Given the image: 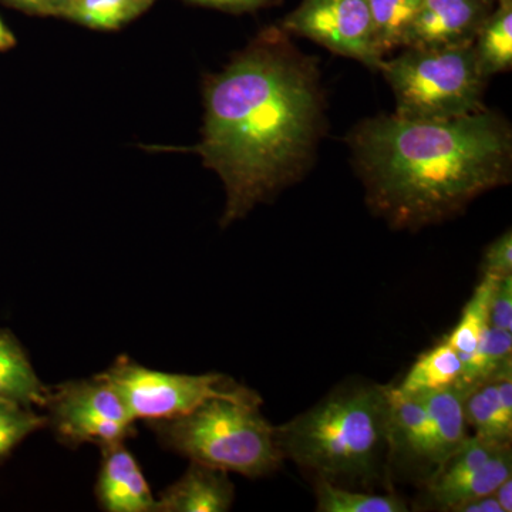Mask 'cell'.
<instances>
[{
    "mask_svg": "<svg viewBox=\"0 0 512 512\" xmlns=\"http://www.w3.org/2000/svg\"><path fill=\"white\" fill-rule=\"evenodd\" d=\"M325 128L315 59L285 30H265L205 86V123L195 148L227 192L222 227L298 183Z\"/></svg>",
    "mask_w": 512,
    "mask_h": 512,
    "instance_id": "6da1fadb",
    "label": "cell"
},
{
    "mask_svg": "<svg viewBox=\"0 0 512 512\" xmlns=\"http://www.w3.org/2000/svg\"><path fill=\"white\" fill-rule=\"evenodd\" d=\"M366 202L394 229L440 224L511 181L510 124L491 111L416 121L379 116L349 137Z\"/></svg>",
    "mask_w": 512,
    "mask_h": 512,
    "instance_id": "7a4b0ae2",
    "label": "cell"
},
{
    "mask_svg": "<svg viewBox=\"0 0 512 512\" xmlns=\"http://www.w3.org/2000/svg\"><path fill=\"white\" fill-rule=\"evenodd\" d=\"M390 407L389 386L340 384L311 409L275 426L279 450L315 478L369 490L387 473Z\"/></svg>",
    "mask_w": 512,
    "mask_h": 512,
    "instance_id": "3957f363",
    "label": "cell"
},
{
    "mask_svg": "<svg viewBox=\"0 0 512 512\" xmlns=\"http://www.w3.org/2000/svg\"><path fill=\"white\" fill-rule=\"evenodd\" d=\"M262 402L214 399L175 419L150 421L158 439L191 463L249 478L275 473L284 463L275 426Z\"/></svg>",
    "mask_w": 512,
    "mask_h": 512,
    "instance_id": "277c9868",
    "label": "cell"
},
{
    "mask_svg": "<svg viewBox=\"0 0 512 512\" xmlns=\"http://www.w3.org/2000/svg\"><path fill=\"white\" fill-rule=\"evenodd\" d=\"M392 86L396 116L406 120L460 119L484 110L485 80L473 46L409 49L379 70Z\"/></svg>",
    "mask_w": 512,
    "mask_h": 512,
    "instance_id": "5b68a950",
    "label": "cell"
},
{
    "mask_svg": "<svg viewBox=\"0 0 512 512\" xmlns=\"http://www.w3.org/2000/svg\"><path fill=\"white\" fill-rule=\"evenodd\" d=\"M97 376L116 389L134 421L175 419L214 399L262 402L255 390L221 373L158 372L138 365L128 356L117 357L109 369Z\"/></svg>",
    "mask_w": 512,
    "mask_h": 512,
    "instance_id": "8992f818",
    "label": "cell"
},
{
    "mask_svg": "<svg viewBox=\"0 0 512 512\" xmlns=\"http://www.w3.org/2000/svg\"><path fill=\"white\" fill-rule=\"evenodd\" d=\"M47 423L69 446L84 443L107 444L124 441L133 430L134 419L107 380H74L49 389Z\"/></svg>",
    "mask_w": 512,
    "mask_h": 512,
    "instance_id": "52a82bcc",
    "label": "cell"
},
{
    "mask_svg": "<svg viewBox=\"0 0 512 512\" xmlns=\"http://www.w3.org/2000/svg\"><path fill=\"white\" fill-rule=\"evenodd\" d=\"M284 30L373 70H379L383 60L376 49L367 0H303L285 19Z\"/></svg>",
    "mask_w": 512,
    "mask_h": 512,
    "instance_id": "ba28073f",
    "label": "cell"
},
{
    "mask_svg": "<svg viewBox=\"0 0 512 512\" xmlns=\"http://www.w3.org/2000/svg\"><path fill=\"white\" fill-rule=\"evenodd\" d=\"M491 13L490 0H421L406 37L409 49L473 46Z\"/></svg>",
    "mask_w": 512,
    "mask_h": 512,
    "instance_id": "9c48e42d",
    "label": "cell"
},
{
    "mask_svg": "<svg viewBox=\"0 0 512 512\" xmlns=\"http://www.w3.org/2000/svg\"><path fill=\"white\" fill-rule=\"evenodd\" d=\"M101 454L96 487L101 508L107 512H156L157 498L123 441L101 447Z\"/></svg>",
    "mask_w": 512,
    "mask_h": 512,
    "instance_id": "30bf717a",
    "label": "cell"
},
{
    "mask_svg": "<svg viewBox=\"0 0 512 512\" xmlns=\"http://www.w3.org/2000/svg\"><path fill=\"white\" fill-rule=\"evenodd\" d=\"M389 464L420 467L431 476V421L420 396L400 397L390 392Z\"/></svg>",
    "mask_w": 512,
    "mask_h": 512,
    "instance_id": "8fae6325",
    "label": "cell"
},
{
    "mask_svg": "<svg viewBox=\"0 0 512 512\" xmlns=\"http://www.w3.org/2000/svg\"><path fill=\"white\" fill-rule=\"evenodd\" d=\"M234 498L227 471L191 463L184 476L157 498L156 512H225Z\"/></svg>",
    "mask_w": 512,
    "mask_h": 512,
    "instance_id": "7c38bea8",
    "label": "cell"
},
{
    "mask_svg": "<svg viewBox=\"0 0 512 512\" xmlns=\"http://www.w3.org/2000/svg\"><path fill=\"white\" fill-rule=\"evenodd\" d=\"M470 384L457 382L444 389L417 394L426 404L431 421V474L467 439L464 399ZM430 478V477H429Z\"/></svg>",
    "mask_w": 512,
    "mask_h": 512,
    "instance_id": "4fadbf2b",
    "label": "cell"
},
{
    "mask_svg": "<svg viewBox=\"0 0 512 512\" xmlns=\"http://www.w3.org/2000/svg\"><path fill=\"white\" fill-rule=\"evenodd\" d=\"M49 389L40 382L19 340L0 329V399L25 407H45Z\"/></svg>",
    "mask_w": 512,
    "mask_h": 512,
    "instance_id": "5bb4252c",
    "label": "cell"
},
{
    "mask_svg": "<svg viewBox=\"0 0 512 512\" xmlns=\"http://www.w3.org/2000/svg\"><path fill=\"white\" fill-rule=\"evenodd\" d=\"M461 375L463 362L456 350L443 338L417 357L402 382L390 386V392L400 397L417 396L460 382Z\"/></svg>",
    "mask_w": 512,
    "mask_h": 512,
    "instance_id": "9a60e30c",
    "label": "cell"
},
{
    "mask_svg": "<svg viewBox=\"0 0 512 512\" xmlns=\"http://www.w3.org/2000/svg\"><path fill=\"white\" fill-rule=\"evenodd\" d=\"M467 426L476 430L478 439L495 447L511 446L512 417L505 414L498 399L493 379L483 380L468 387L464 399Z\"/></svg>",
    "mask_w": 512,
    "mask_h": 512,
    "instance_id": "2e32d148",
    "label": "cell"
},
{
    "mask_svg": "<svg viewBox=\"0 0 512 512\" xmlns=\"http://www.w3.org/2000/svg\"><path fill=\"white\" fill-rule=\"evenodd\" d=\"M495 12L490 13L478 30L474 52L484 76L507 72L512 66V0H498Z\"/></svg>",
    "mask_w": 512,
    "mask_h": 512,
    "instance_id": "e0dca14e",
    "label": "cell"
},
{
    "mask_svg": "<svg viewBox=\"0 0 512 512\" xmlns=\"http://www.w3.org/2000/svg\"><path fill=\"white\" fill-rule=\"evenodd\" d=\"M497 276L483 274L480 284L474 289L470 301L466 303L461 311L460 319L451 332L444 336L448 345L451 346L461 362H466L468 357L473 355L481 336L490 325L491 299H493L495 286L498 284Z\"/></svg>",
    "mask_w": 512,
    "mask_h": 512,
    "instance_id": "ac0fdd59",
    "label": "cell"
},
{
    "mask_svg": "<svg viewBox=\"0 0 512 512\" xmlns=\"http://www.w3.org/2000/svg\"><path fill=\"white\" fill-rule=\"evenodd\" d=\"M316 511L319 512H407L409 504L397 494H375L349 490L325 478H315Z\"/></svg>",
    "mask_w": 512,
    "mask_h": 512,
    "instance_id": "d6986e66",
    "label": "cell"
},
{
    "mask_svg": "<svg viewBox=\"0 0 512 512\" xmlns=\"http://www.w3.org/2000/svg\"><path fill=\"white\" fill-rule=\"evenodd\" d=\"M512 477L511 446L498 448L483 466L464 478L437 503L436 511H456L467 501L493 494L505 480Z\"/></svg>",
    "mask_w": 512,
    "mask_h": 512,
    "instance_id": "ffe728a7",
    "label": "cell"
},
{
    "mask_svg": "<svg viewBox=\"0 0 512 512\" xmlns=\"http://www.w3.org/2000/svg\"><path fill=\"white\" fill-rule=\"evenodd\" d=\"M372 16L377 52L383 57L396 47L406 45L421 0H367Z\"/></svg>",
    "mask_w": 512,
    "mask_h": 512,
    "instance_id": "44dd1931",
    "label": "cell"
},
{
    "mask_svg": "<svg viewBox=\"0 0 512 512\" xmlns=\"http://www.w3.org/2000/svg\"><path fill=\"white\" fill-rule=\"evenodd\" d=\"M154 0H74L63 13L87 28L114 30L150 8Z\"/></svg>",
    "mask_w": 512,
    "mask_h": 512,
    "instance_id": "7402d4cb",
    "label": "cell"
},
{
    "mask_svg": "<svg viewBox=\"0 0 512 512\" xmlns=\"http://www.w3.org/2000/svg\"><path fill=\"white\" fill-rule=\"evenodd\" d=\"M512 362V330L488 325L473 355L463 363L461 382L474 384L493 377Z\"/></svg>",
    "mask_w": 512,
    "mask_h": 512,
    "instance_id": "603a6c76",
    "label": "cell"
},
{
    "mask_svg": "<svg viewBox=\"0 0 512 512\" xmlns=\"http://www.w3.org/2000/svg\"><path fill=\"white\" fill-rule=\"evenodd\" d=\"M46 424V417L33 412L32 407L0 399V458Z\"/></svg>",
    "mask_w": 512,
    "mask_h": 512,
    "instance_id": "cb8c5ba5",
    "label": "cell"
},
{
    "mask_svg": "<svg viewBox=\"0 0 512 512\" xmlns=\"http://www.w3.org/2000/svg\"><path fill=\"white\" fill-rule=\"evenodd\" d=\"M483 274L504 278L512 275V234L511 229L488 245L484 252Z\"/></svg>",
    "mask_w": 512,
    "mask_h": 512,
    "instance_id": "d4e9b609",
    "label": "cell"
},
{
    "mask_svg": "<svg viewBox=\"0 0 512 512\" xmlns=\"http://www.w3.org/2000/svg\"><path fill=\"white\" fill-rule=\"evenodd\" d=\"M490 325L512 330V275L498 279L491 299Z\"/></svg>",
    "mask_w": 512,
    "mask_h": 512,
    "instance_id": "484cf974",
    "label": "cell"
},
{
    "mask_svg": "<svg viewBox=\"0 0 512 512\" xmlns=\"http://www.w3.org/2000/svg\"><path fill=\"white\" fill-rule=\"evenodd\" d=\"M188 2L197 3V5L208 6L228 12H251V10L265 8V6L274 5L278 0H188Z\"/></svg>",
    "mask_w": 512,
    "mask_h": 512,
    "instance_id": "4316f807",
    "label": "cell"
},
{
    "mask_svg": "<svg viewBox=\"0 0 512 512\" xmlns=\"http://www.w3.org/2000/svg\"><path fill=\"white\" fill-rule=\"evenodd\" d=\"M454 512H503L494 493L476 498V500L467 501Z\"/></svg>",
    "mask_w": 512,
    "mask_h": 512,
    "instance_id": "83f0119b",
    "label": "cell"
},
{
    "mask_svg": "<svg viewBox=\"0 0 512 512\" xmlns=\"http://www.w3.org/2000/svg\"><path fill=\"white\" fill-rule=\"evenodd\" d=\"M3 2L32 15H49L45 0H3Z\"/></svg>",
    "mask_w": 512,
    "mask_h": 512,
    "instance_id": "f1b7e54d",
    "label": "cell"
},
{
    "mask_svg": "<svg viewBox=\"0 0 512 512\" xmlns=\"http://www.w3.org/2000/svg\"><path fill=\"white\" fill-rule=\"evenodd\" d=\"M495 498L500 504L503 512L512 511V477L505 480L497 490L494 491Z\"/></svg>",
    "mask_w": 512,
    "mask_h": 512,
    "instance_id": "f546056e",
    "label": "cell"
},
{
    "mask_svg": "<svg viewBox=\"0 0 512 512\" xmlns=\"http://www.w3.org/2000/svg\"><path fill=\"white\" fill-rule=\"evenodd\" d=\"M13 46H16V37L12 30L5 25V22L0 19V52L12 49Z\"/></svg>",
    "mask_w": 512,
    "mask_h": 512,
    "instance_id": "4dcf8cb0",
    "label": "cell"
},
{
    "mask_svg": "<svg viewBox=\"0 0 512 512\" xmlns=\"http://www.w3.org/2000/svg\"><path fill=\"white\" fill-rule=\"evenodd\" d=\"M49 15L63 16L74 0H45Z\"/></svg>",
    "mask_w": 512,
    "mask_h": 512,
    "instance_id": "1f68e13d",
    "label": "cell"
}]
</instances>
